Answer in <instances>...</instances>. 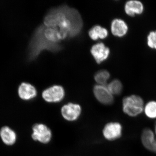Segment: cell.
<instances>
[{
    "label": "cell",
    "instance_id": "17",
    "mask_svg": "<svg viewBox=\"0 0 156 156\" xmlns=\"http://www.w3.org/2000/svg\"><path fill=\"white\" fill-rule=\"evenodd\" d=\"M146 115L150 119L156 118V101H151L147 104L144 108Z\"/></svg>",
    "mask_w": 156,
    "mask_h": 156
},
{
    "label": "cell",
    "instance_id": "11",
    "mask_svg": "<svg viewBox=\"0 0 156 156\" xmlns=\"http://www.w3.org/2000/svg\"><path fill=\"white\" fill-rule=\"evenodd\" d=\"M128 27L127 23L122 20L115 19L112 21L111 31L115 36L122 37L128 32Z\"/></svg>",
    "mask_w": 156,
    "mask_h": 156
},
{
    "label": "cell",
    "instance_id": "13",
    "mask_svg": "<svg viewBox=\"0 0 156 156\" xmlns=\"http://www.w3.org/2000/svg\"><path fill=\"white\" fill-rule=\"evenodd\" d=\"M0 136L3 142L8 145L14 144L17 138L15 132L7 126H5L1 128Z\"/></svg>",
    "mask_w": 156,
    "mask_h": 156
},
{
    "label": "cell",
    "instance_id": "18",
    "mask_svg": "<svg viewBox=\"0 0 156 156\" xmlns=\"http://www.w3.org/2000/svg\"><path fill=\"white\" fill-rule=\"evenodd\" d=\"M147 39L148 46L152 49L156 50V31L151 32Z\"/></svg>",
    "mask_w": 156,
    "mask_h": 156
},
{
    "label": "cell",
    "instance_id": "16",
    "mask_svg": "<svg viewBox=\"0 0 156 156\" xmlns=\"http://www.w3.org/2000/svg\"><path fill=\"white\" fill-rule=\"evenodd\" d=\"M107 88L112 95H119L122 93L123 86L119 80H114L107 85Z\"/></svg>",
    "mask_w": 156,
    "mask_h": 156
},
{
    "label": "cell",
    "instance_id": "15",
    "mask_svg": "<svg viewBox=\"0 0 156 156\" xmlns=\"http://www.w3.org/2000/svg\"><path fill=\"white\" fill-rule=\"evenodd\" d=\"M110 77V75L108 71L106 70H101L95 74L94 79L96 83L99 85L106 86Z\"/></svg>",
    "mask_w": 156,
    "mask_h": 156
},
{
    "label": "cell",
    "instance_id": "6",
    "mask_svg": "<svg viewBox=\"0 0 156 156\" xmlns=\"http://www.w3.org/2000/svg\"><path fill=\"white\" fill-rule=\"evenodd\" d=\"M90 51L98 64H101L107 59L110 53L109 48L102 43H97L93 45Z\"/></svg>",
    "mask_w": 156,
    "mask_h": 156
},
{
    "label": "cell",
    "instance_id": "12",
    "mask_svg": "<svg viewBox=\"0 0 156 156\" xmlns=\"http://www.w3.org/2000/svg\"><path fill=\"white\" fill-rule=\"evenodd\" d=\"M126 14L128 16L134 17L136 14H142L144 6L141 2L138 1H129L126 3L125 6Z\"/></svg>",
    "mask_w": 156,
    "mask_h": 156
},
{
    "label": "cell",
    "instance_id": "2",
    "mask_svg": "<svg viewBox=\"0 0 156 156\" xmlns=\"http://www.w3.org/2000/svg\"><path fill=\"white\" fill-rule=\"evenodd\" d=\"M123 110L129 116L136 117L141 113L144 109V101L138 95H131L124 98Z\"/></svg>",
    "mask_w": 156,
    "mask_h": 156
},
{
    "label": "cell",
    "instance_id": "9",
    "mask_svg": "<svg viewBox=\"0 0 156 156\" xmlns=\"http://www.w3.org/2000/svg\"><path fill=\"white\" fill-rule=\"evenodd\" d=\"M141 141L147 149L156 153V139L153 132L150 128H145L143 131Z\"/></svg>",
    "mask_w": 156,
    "mask_h": 156
},
{
    "label": "cell",
    "instance_id": "19",
    "mask_svg": "<svg viewBox=\"0 0 156 156\" xmlns=\"http://www.w3.org/2000/svg\"><path fill=\"white\" fill-rule=\"evenodd\" d=\"M154 129H155V133L156 134V122L155 123Z\"/></svg>",
    "mask_w": 156,
    "mask_h": 156
},
{
    "label": "cell",
    "instance_id": "4",
    "mask_svg": "<svg viewBox=\"0 0 156 156\" xmlns=\"http://www.w3.org/2000/svg\"><path fill=\"white\" fill-rule=\"evenodd\" d=\"M33 131L32 137L34 140L44 144L50 142L52 137V133L47 126L42 124H35L33 127Z\"/></svg>",
    "mask_w": 156,
    "mask_h": 156
},
{
    "label": "cell",
    "instance_id": "10",
    "mask_svg": "<svg viewBox=\"0 0 156 156\" xmlns=\"http://www.w3.org/2000/svg\"><path fill=\"white\" fill-rule=\"evenodd\" d=\"M19 97L24 100H29L34 98L37 95L36 89L31 84L23 83L18 88Z\"/></svg>",
    "mask_w": 156,
    "mask_h": 156
},
{
    "label": "cell",
    "instance_id": "7",
    "mask_svg": "<svg viewBox=\"0 0 156 156\" xmlns=\"http://www.w3.org/2000/svg\"><path fill=\"white\" fill-rule=\"evenodd\" d=\"M81 112V107L76 104L68 103L62 108V115L68 121H75L80 117Z\"/></svg>",
    "mask_w": 156,
    "mask_h": 156
},
{
    "label": "cell",
    "instance_id": "5",
    "mask_svg": "<svg viewBox=\"0 0 156 156\" xmlns=\"http://www.w3.org/2000/svg\"><path fill=\"white\" fill-rule=\"evenodd\" d=\"M93 92L96 99L100 103L106 105H109L113 102V96L106 86L95 85L93 89Z\"/></svg>",
    "mask_w": 156,
    "mask_h": 156
},
{
    "label": "cell",
    "instance_id": "8",
    "mask_svg": "<svg viewBox=\"0 0 156 156\" xmlns=\"http://www.w3.org/2000/svg\"><path fill=\"white\" fill-rule=\"evenodd\" d=\"M122 126L118 122H110L105 126L103 131L104 137L110 140H115L122 135Z\"/></svg>",
    "mask_w": 156,
    "mask_h": 156
},
{
    "label": "cell",
    "instance_id": "1",
    "mask_svg": "<svg viewBox=\"0 0 156 156\" xmlns=\"http://www.w3.org/2000/svg\"><path fill=\"white\" fill-rule=\"evenodd\" d=\"M81 14L76 9L63 5L48 11L44 23L36 29L28 47L30 61L44 50L56 53L63 49L62 41L78 36L83 28Z\"/></svg>",
    "mask_w": 156,
    "mask_h": 156
},
{
    "label": "cell",
    "instance_id": "14",
    "mask_svg": "<svg viewBox=\"0 0 156 156\" xmlns=\"http://www.w3.org/2000/svg\"><path fill=\"white\" fill-rule=\"evenodd\" d=\"M89 36L93 41L98 39L106 38L108 35V31L106 28L99 25H95L90 29L89 31Z\"/></svg>",
    "mask_w": 156,
    "mask_h": 156
},
{
    "label": "cell",
    "instance_id": "3",
    "mask_svg": "<svg viewBox=\"0 0 156 156\" xmlns=\"http://www.w3.org/2000/svg\"><path fill=\"white\" fill-rule=\"evenodd\" d=\"M65 92L63 87L55 85L45 89L42 93V97L48 102H58L64 98Z\"/></svg>",
    "mask_w": 156,
    "mask_h": 156
}]
</instances>
